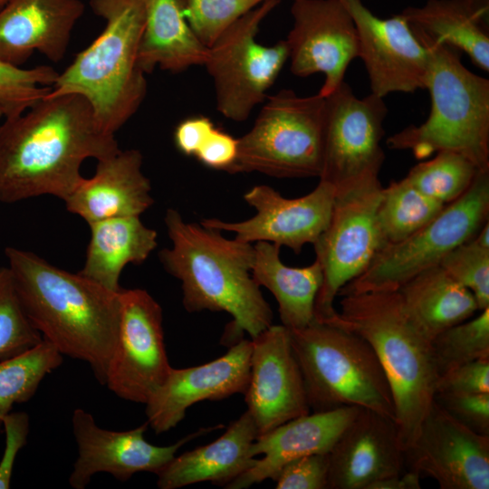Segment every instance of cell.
Masks as SVG:
<instances>
[{"instance_id": "obj_1", "label": "cell", "mask_w": 489, "mask_h": 489, "mask_svg": "<svg viewBox=\"0 0 489 489\" xmlns=\"http://www.w3.org/2000/svg\"><path fill=\"white\" fill-rule=\"evenodd\" d=\"M0 125V201L43 195L64 200L83 178L87 158L100 160L120 149L77 94H48Z\"/></svg>"}, {"instance_id": "obj_2", "label": "cell", "mask_w": 489, "mask_h": 489, "mask_svg": "<svg viewBox=\"0 0 489 489\" xmlns=\"http://www.w3.org/2000/svg\"><path fill=\"white\" fill-rule=\"evenodd\" d=\"M5 254L34 328L62 356L86 362L105 385L119 333L120 292L61 269L33 252L9 246Z\"/></svg>"}, {"instance_id": "obj_3", "label": "cell", "mask_w": 489, "mask_h": 489, "mask_svg": "<svg viewBox=\"0 0 489 489\" xmlns=\"http://www.w3.org/2000/svg\"><path fill=\"white\" fill-rule=\"evenodd\" d=\"M164 221L172 246L159 252V260L181 282L182 303L188 312L206 310L231 315L223 337L230 346L244 332L252 339L273 324V311L251 274L252 244L186 222L173 208L167 210Z\"/></svg>"}, {"instance_id": "obj_4", "label": "cell", "mask_w": 489, "mask_h": 489, "mask_svg": "<svg viewBox=\"0 0 489 489\" xmlns=\"http://www.w3.org/2000/svg\"><path fill=\"white\" fill-rule=\"evenodd\" d=\"M367 340L388 380L396 425L405 453L413 445L434 401L439 379L431 340L407 312L398 291L341 296L330 321Z\"/></svg>"}, {"instance_id": "obj_5", "label": "cell", "mask_w": 489, "mask_h": 489, "mask_svg": "<svg viewBox=\"0 0 489 489\" xmlns=\"http://www.w3.org/2000/svg\"><path fill=\"white\" fill-rule=\"evenodd\" d=\"M104 28L59 73L48 96L77 94L100 126L115 134L139 110L148 89L138 61L145 24L144 0H89Z\"/></svg>"}, {"instance_id": "obj_6", "label": "cell", "mask_w": 489, "mask_h": 489, "mask_svg": "<svg viewBox=\"0 0 489 489\" xmlns=\"http://www.w3.org/2000/svg\"><path fill=\"white\" fill-rule=\"evenodd\" d=\"M416 35L430 53L425 89L431 110L425 122L388 137L387 146L410 150L418 159L455 151L489 171V80L465 68L458 50Z\"/></svg>"}, {"instance_id": "obj_7", "label": "cell", "mask_w": 489, "mask_h": 489, "mask_svg": "<svg viewBox=\"0 0 489 489\" xmlns=\"http://www.w3.org/2000/svg\"><path fill=\"white\" fill-rule=\"evenodd\" d=\"M289 333L310 409L360 407L396 422L388 380L367 340L341 326L315 319Z\"/></svg>"}, {"instance_id": "obj_8", "label": "cell", "mask_w": 489, "mask_h": 489, "mask_svg": "<svg viewBox=\"0 0 489 489\" xmlns=\"http://www.w3.org/2000/svg\"><path fill=\"white\" fill-rule=\"evenodd\" d=\"M325 97L281 90L268 97L252 129L238 139L228 173L258 172L277 178L320 177Z\"/></svg>"}, {"instance_id": "obj_9", "label": "cell", "mask_w": 489, "mask_h": 489, "mask_svg": "<svg viewBox=\"0 0 489 489\" xmlns=\"http://www.w3.org/2000/svg\"><path fill=\"white\" fill-rule=\"evenodd\" d=\"M489 221V171H479L468 189L426 225L402 241L380 248L366 269L338 296L398 291L421 272L437 265Z\"/></svg>"}, {"instance_id": "obj_10", "label": "cell", "mask_w": 489, "mask_h": 489, "mask_svg": "<svg viewBox=\"0 0 489 489\" xmlns=\"http://www.w3.org/2000/svg\"><path fill=\"white\" fill-rule=\"evenodd\" d=\"M382 188L379 176H374L336 193L329 223L313 244L322 271L314 304L316 321L336 317L334 301L340 289L384 246L377 217Z\"/></svg>"}, {"instance_id": "obj_11", "label": "cell", "mask_w": 489, "mask_h": 489, "mask_svg": "<svg viewBox=\"0 0 489 489\" xmlns=\"http://www.w3.org/2000/svg\"><path fill=\"white\" fill-rule=\"evenodd\" d=\"M280 0H266L243 15L208 47L205 66L214 83L217 110L234 121L247 120L266 98L288 60L285 40L256 42L263 21Z\"/></svg>"}, {"instance_id": "obj_12", "label": "cell", "mask_w": 489, "mask_h": 489, "mask_svg": "<svg viewBox=\"0 0 489 489\" xmlns=\"http://www.w3.org/2000/svg\"><path fill=\"white\" fill-rule=\"evenodd\" d=\"M387 112L383 98L373 93L358 98L344 81L325 97L320 180L338 193L379 176L385 159L380 141Z\"/></svg>"}, {"instance_id": "obj_13", "label": "cell", "mask_w": 489, "mask_h": 489, "mask_svg": "<svg viewBox=\"0 0 489 489\" xmlns=\"http://www.w3.org/2000/svg\"><path fill=\"white\" fill-rule=\"evenodd\" d=\"M120 320L105 385L124 400L145 404L169 365L159 303L143 289L120 291Z\"/></svg>"}, {"instance_id": "obj_14", "label": "cell", "mask_w": 489, "mask_h": 489, "mask_svg": "<svg viewBox=\"0 0 489 489\" xmlns=\"http://www.w3.org/2000/svg\"><path fill=\"white\" fill-rule=\"evenodd\" d=\"M292 27L285 39L292 72L324 75L319 94L326 97L343 82L351 61L360 54L355 23L340 0H293Z\"/></svg>"}, {"instance_id": "obj_15", "label": "cell", "mask_w": 489, "mask_h": 489, "mask_svg": "<svg viewBox=\"0 0 489 489\" xmlns=\"http://www.w3.org/2000/svg\"><path fill=\"white\" fill-rule=\"evenodd\" d=\"M72 424L78 450L69 476L74 489H84L98 473H108L121 482L140 472L156 475L184 445L224 427H201L172 445L159 446L145 439L148 423L126 431H111L99 427L91 413L76 408Z\"/></svg>"}, {"instance_id": "obj_16", "label": "cell", "mask_w": 489, "mask_h": 489, "mask_svg": "<svg viewBox=\"0 0 489 489\" xmlns=\"http://www.w3.org/2000/svg\"><path fill=\"white\" fill-rule=\"evenodd\" d=\"M350 12L360 40V54L371 93L384 98L392 92L411 93L426 88L428 48L401 14L376 16L361 0H340Z\"/></svg>"}, {"instance_id": "obj_17", "label": "cell", "mask_w": 489, "mask_h": 489, "mask_svg": "<svg viewBox=\"0 0 489 489\" xmlns=\"http://www.w3.org/2000/svg\"><path fill=\"white\" fill-rule=\"evenodd\" d=\"M335 195V188L321 180L312 192L297 198L283 197L270 186L257 185L244 195L256 211L253 217L240 222L206 218L200 224L232 232L242 242H269L299 254L306 244H313L326 228Z\"/></svg>"}, {"instance_id": "obj_18", "label": "cell", "mask_w": 489, "mask_h": 489, "mask_svg": "<svg viewBox=\"0 0 489 489\" xmlns=\"http://www.w3.org/2000/svg\"><path fill=\"white\" fill-rule=\"evenodd\" d=\"M405 455L411 470L441 489L489 488V436L471 430L435 400Z\"/></svg>"}, {"instance_id": "obj_19", "label": "cell", "mask_w": 489, "mask_h": 489, "mask_svg": "<svg viewBox=\"0 0 489 489\" xmlns=\"http://www.w3.org/2000/svg\"><path fill=\"white\" fill-rule=\"evenodd\" d=\"M251 344L250 379L244 395L261 436L311 409L289 330L272 324L252 338Z\"/></svg>"}, {"instance_id": "obj_20", "label": "cell", "mask_w": 489, "mask_h": 489, "mask_svg": "<svg viewBox=\"0 0 489 489\" xmlns=\"http://www.w3.org/2000/svg\"><path fill=\"white\" fill-rule=\"evenodd\" d=\"M251 340L241 339L224 355L207 363L171 368L146 406L147 423L157 434L174 428L187 408L203 400L244 394L250 379Z\"/></svg>"}, {"instance_id": "obj_21", "label": "cell", "mask_w": 489, "mask_h": 489, "mask_svg": "<svg viewBox=\"0 0 489 489\" xmlns=\"http://www.w3.org/2000/svg\"><path fill=\"white\" fill-rule=\"evenodd\" d=\"M405 461L396 422L360 408L329 452L327 489H368L401 475Z\"/></svg>"}, {"instance_id": "obj_22", "label": "cell", "mask_w": 489, "mask_h": 489, "mask_svg": "<svg viewBox=\"0 0 489 489\" xmlns=\"http://www.w3.org/2000/svg\"><path fill=\"white\" fill-rule=\"evenodd\" d=\"M84 11L81 0H10L0 9V60L21 67L38 52L58 62Z\"/></svg>"}, {"instance_id": "obj_23", "label": "cell", "mask_w": 489, "mask_h": 489, "mask_svg": "<svg viewBox=\"0 0 489 489\" xmlns=\"http://www.w3.org/2000/svg\"><path fill=\"white\" fill-rule=\"evenodd\" d=\"M360 407H343L308 413L292 418L271 431L258 436L251 454L255 463L225 486L244 489L266 479L275 480L288 463L312 454L329 453Z\"/></svg>"}, {"instance_id": "obj_24", "label": "cell", "mask_w": 489, "mask_h": 489, "mask_svg": "<svg viewBox=\"0 0 489 489\" xmlns=\"http://www.w3.org/2000/svg\"><path fill=\"white\" fill-rule=\"evenodd\" d=\"M138 149H120L97 160L94 175L83 177L63 200L69 212L93 222L139 216L154 203L149 179L142 172Z\"/></svg>"}, {"instance_id": "obj_25", "label": "cell", "mask_w": 489, "mask_h": 489, "mask_svg": "<svg viewBox=\"0 0 489 489\" xmlns=\"http://www.w3.org/2000/svg\"><path fill=\"white\" fill-rule=\"evenodd\" d=\"M258 436L246 410L215 441L175 455L156 475L160 489H177L201 482L225 486L255 463L251 454Z\"/></svg>"}, {"instance_id": "obj_26", "label": "cell", "mask_w": 489, "mask_h": 489, "mask_svg": "<svg viewBox=\"0 0 489 489\" xmlns=\"http://www.w3.org/2000/svg\"><path fill=\"white\" fill-rule=\"evenodd\" d=\"M489 0H427L400 14L413 31L427 41L450 46L489 71Z\"/></svg>"}, {"instance_id": "obj_27", "label": "cell", "mask_w": 489, "mask_h": 489, "mask_svg": "<svg viewBox=\"0 0 489 489\" xmlns=\"http://www.w3.org/2000/svg\"><path fill=\"white\" fill-rule=\"evenodd\" d=\"M145 24L138 61L146 73L156 66L180 72L204 65L208 47L197 36L187 16V0H144Z\"/></svg>"}, {"instance_id": "obj_28", "label": "cell", "mask_w": 489, "mask_h": 489, "mask_svg": "<svg viewBox=\"0 0 489 489\" xmlns=\"http://www.w3.org/2000/svg\"><path fill=\"white\" fill-rule=\"evenodd\" d=\"M90 242L79 272L106 289L119 292L120 278L128 264H140L158 245V233L139 216L108 218L89 224Z\"/></svg>"}, {"instance_id": "obj_29", "label": "cell", "mask_w": 489, "mask_h": 489, "mask_svg": "<svg viewBox=\"0 0 489 489\" xmlns=\"http://www.w3.org/2000/svg\"><path fill=\"white\" fill-rule=\"evenodd\" d=\"M280 248L273 243L256 242L251 274L259 286L266 287L275 297L282 325L288 330L302 329L314 320L322 271L316 260L300 268L284 264Z\"/></svg>"}, {"instance_id": "obj_30", "label": "cell", "mask_w": 489, "mask_h": 489, "mask_svg": "<svg viewBox=\"0 0 489 489\" xmlns=\"http://www.w3.org/2000/svg\"><path fill=\"white\" fill-rule=\"evenodd\" d=\"M398 292L410 318L431 340L478 311L474 294L439 264L417 274Z\"/></svg>"}, {"instance_id": "obj_31", "label": "cell", "mask_w": 489, "mask_h": 489, "mask_svg": "<svg viewBox=\"0 0 489 489\" xmlns=\"http://www.w3.org/2000/svg\"><path fill=\"white\" fill-rule=\"evenodd\" d=\"M445 206L418 191L405 178L383 187L377 217L384 245L408 237L435 218Z\"/></svg>"}, {"instance_id": "obj_32", "label": "cell", "mask_w": 489, "mask_h": 489, "mask_svg": "<svg viewBox=\"0 0 489 489\" xmlns=\"http://www.w3.org/2000/svg\"><path fill=\"white\" fill-rule=\"evenodd\" d=\"M62 360L63 356L43 339L23 353L0 360V432L13 406L30 400Z\"/></svg>"}, {"instance_id": "obj_33", "label": "cell", "mask_w": 489, "mask_h": 489, "mask_svg": "<svg viewBox=\"0 0 489 489\" xmlns=\"http://www.w3.org/2000/svg\"><path fill=\"white\" fill-rule=\"evenodd\" d=\"M479 171L464 155L444 150L414 166L404 178L421 193L446 206L468 189Z\"/></svg>"}, {"instance_id": "obj_34", "label": "cell", "mask_w": 489, "mask_h": 489, "mask_svg": "<svg viewBox=\"0 0 489 489\" xmlns=\"http://www.w3.org/2000/svg\"><path fill=\"white\" fill-rule=\"evenodd\" d=\"M474 319L455 324L431 341L438 376L489 357V307Z\"/></svg>"}, {"instance_id": "obj_35", "label": "cell", "mask_w": 489, "mask_h": 489, "mask_svg": "<svg viewBox=\"0 0 489 489\" xmlns=\"http://www.w3.org/2000/svg\"><path fill=\"white\" fill-rule=\"evenodd\" d=\"M58 74L49 65L24 69L0 60V104L4 118L17 116L43 99Z\"/></svg>"}, {"instance_id": "obj_36", "label": "cell", "mask_w": 489, "mask_h": 489, "mask_svg": "<svg viewBox=\"0 0 489 489\" xmlns=\"http://www.w3.org/2000/svg\"><path fill=\"white\" fill-rule=\"evenodd\" d=\"M42 340L24 312L8 266H1L0 360L24 352Z\"/></svg>"}, {"instance_id": "obj_37", "label": "cell", "mask_w": 489, "mask_h": 489, "mask_svg": "<svg viewBox=\"0 0 489 489\" xmlns=\"http://www.w3.org/2000/svg\"><path fill=\"white\" fill-rule=\"evenodd\" d=\"M439 265L474 294L478 311L489 307V247L473 236L449 252Z\"/></svg>"}, {"instance_id": "obj_38", "label": "cell", "mask_w": 489, "mask_h": 489, "mask_svg": "<svg viewBox=\"0 0 489 489\" xmlns=\"http://www.w3.org/2000/svg\"><path fill=\"white\" fill-rule=\"evenodd\" d=\"M266 0H187L186 16L199 40L210 47L243 15Z\"/></svg>"}, {"instance_id": "obj_39", "label": "cell", "mask_w": 489, "mask_h": 489, "mask_svg": "<svg viewBox=\"0 0 489 489\" xmlns=\"http://www.w3.org/2000/svg\"><path fill=\"white\" fill-rule=\"evenodd\" d=\"M329 453L312 454L285 465L274 480L276 489H327Z\"/></svg>"}, {"instance_id": "obj_40", "label": "cell", "mask_w": 489, "mask_h": 489, "mask_svg": "<svg viewBox=\"0 0 489 489\" xmlns=\"http://www.w3.org/2000/svg\"><path fill=\"white\" fill-rule=\"evenodd\" d=\"M434 400L471 430L489 436V393H436Z\"/></svg>"}, {"instance_id": "obj_41", "label": "cell", "mask_w": 489, "mask_h": 489, "mask_svg": "<svg viewBox=\"0 0 489 489\" xmlns=\"http://www.w3.org/2000/svg\"><path fill=\"white\" fill-rule=\"evenodd\" d=\"M436 393H489V357L464 364L439 377Z\"/></svg>"}, {"instance_id": "obj_42", "label": "cell", "mask_w": 489, "mask_h": 489, "mask_svg": "<svg viewBox=\"0 0 489 489\" xmlns=\"http://www.w3.org/2000/svg\"><path fill=\"white\" fill-rule=\"evenodd\" d=\"M29 427V416L25 412H10L3 420L5 446L0 460V489L10 488L14 461L26 445Z\"/></svg>"}, {"instance_id": "obj_43", "label": "cell", "mask_w": 489, "mask_h": 489, "mask_svg": "<svg viewBox=\"0 0 489 489\" xmlns=\"http://www.w3.org/2000/svg\"><path fill=\"white\" fill-rule=\"evenodd\" d=\"M237 149L238 139L215 127L195 157L208 168L227 172L235 161Z\"/></svg>"}, {"instance_id": "obj_44", "label": "cell", "mask_w": 489, "mask_h": 489, "mask_svg": "<svg viewBox=\"0 0 489 489\" xmlns=\"http://www.w3.org/2000/svg\"><path fill=\"white\" fill-rule=\"evenodd\" d=\"M214 128L213 122L207 117L186 119L175 129V145L184 155L195 156Z\"/></svg>"}, {"instance_id": "obj_45", "label": "cell", "mask_w": 489, "mask_h": 489, "mask_svg": "<svg viewBox=\"0 0 489 489\" xmlns=\"http://www.w3.org/2000/svg\"><path fill=\"white\" fill-rule=\"evenodd\" d=\"M420 474L411 470L404 475L375 481L368 489H420Z\"/></svg>"}, {"instance_id": "obj_46", "label": "cell", "mask_w": 489, "mask_h": 489, "mask_svg": "<svg viewBox=\"0 0 489 489\" xmlns=\"http://www.w3.org/2000/svg\"><path fill=\"white\" fill-rule=\"evenodd\" d=\"M10 0H0V9L6 5Z\"/></svg>"}, {"instance_id": "obj_47", "label": "cell", "mask_w": 489, "mask_h": 489, "mask_svg": "<svg viewBox=\"0 0 489 489\" xmlns=\"http://www.w3.org/2000/svg\"><path fill=\"white\" fill-rule=\"evenodd\" d=\"M2 118H4V110H3V108H2V106H1V104H0V120H1Z\"/></svg>"}]
</instances>
